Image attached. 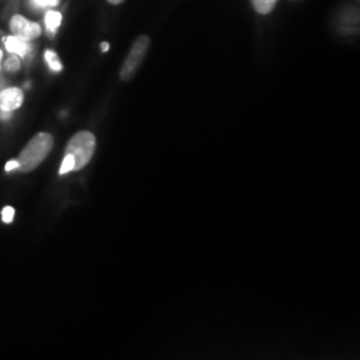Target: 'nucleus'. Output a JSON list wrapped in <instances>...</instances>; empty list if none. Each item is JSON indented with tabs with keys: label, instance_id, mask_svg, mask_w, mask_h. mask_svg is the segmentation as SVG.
<instances>
[{
	"label": "nucleus",
	"instance_id": "10",
	"mask_svg": "<svg viewBox=\"0 0 360 360\" xmlns=\"http://www.w3.org/2000/svg\"><path fill=\"white\" fill-rule=\"evenodd\" d=\"M20 67H22V60H20V58L18 56V55H15V53H11V56L6 60V63H4V68H6V71L7 72H18L19 70H20Z\"/></svg>",
	"mask_w": 360,
	"mask_h": 360
},
{
	"label": "nucleus",
	"instance_id": "3",
	"mask_svg": "<svg viewBox=\"0 0 360 360\" xmlns=\"http://www.w3.org/2000/svg\"><path fill=\"white\" fill-rule=\"evenodd\" d=\"M151 46V40L147 35H141L139 38L134 41L129 55L124 59V63L122 65V70L119 72V77L123 82H129L132 77H135L136 71L142 65L143 60L148 52V49Z\"/></svg>",
	"mask_w": 360,
	"mask_h": 360
},
{
	"label": "nucleus",
	"instance_id": "17",
	"mask_svg": "<svg viewBox=\"0 0 360 360\" xmlns=\"http://www.w3.org/2000/svg\"><path fill=\"white\" fill-rule=\"evenodd\" d=\"M110 4H114V6H117V4H122L124 0H107Z\"/></svg>",
	"mask_w": 360,
	"mask_h": 360
},
{
	"label": "nucleus",
	"instance_id": "12",
	"mask_svg": "<svg viewBox=\"0 0 360 360\" xmlns=\"http://www.w3.org/2000/svg\"><path fill=\"white\" fill-rule=\"evenodd\" d=\"M37 8H53L59 6V0H31Z\"/></svg>",
	"mask_w": 360,
	"mask_h": 360
},
{
	"label": "nucleus",
	"instance_id": "18",
	"mask_svg": "<svg viewBox=\"0 0 360 360\" xmlns=\"http://www.w3.org/2000/svg\"><path fill=\"white\" fill-rule=\"evenodd\" d=\"M1 60H3V51L0 50V71H1Z\"/></svg>",
	"mask_w": 360,
	"mask_h": 360
},
{
	"label": "nucleus",
	"instance_id": "1",
	"mask_svg": "<svg viewBox=\"0 0 360 360\" xmlns=\"http://www.w3.org/2000/svg\"><path fill=\"white\" fill-rule=\"evenodd\" d=\"M53 147V138L49 132H39L30 142L27 143L26 147L22 150V153L18 156V172H31L35 168H38L46 158L51 153Z\"/></svg>",
	"mask_w": 360,
	"mask_h": 360
},
{
	"label": "nucleus",
	"instance_id": "6",
	"mask_svg": "<svg viewBox=\"0 0 360 360\" xmlns=\"http://www.w3.org/2000/svg\"><path fill=\"white\" fill-rule=\"evenodd\" d=\"M3 41H4L6 50L10 52V53L18 55L19 58H26L32 51L31 41H27V40H23V39L18 38L15 35H10V37L3 38Z\"/></svg>",
	"mask_w": 360,
	"mask_h": 360
},
{
	"label": "nucleus",
	"instance_id": "7",
	"mask_svg": "<svg viewBox=\"0 0 360 360\" xmlns=\"http://www.w3.org/2000/svg\"><path fill=\"white\" fill-rule=\"evenodd\" d=\"M62 20H63V15L59 13V11H53V10H49L46 15H44V26L47 32H50L55 35V32L58 31V28L62 25Z\"/></svg>",
	"mask_w": 360,
	"mask_h": 360
},
{
	"label": "nucleus",
	"instance_id": "5",
	"mask_svg": "<svg viewBox=\"0 0 360 360\" xmlns=\"http://www.w3.org/2000/svg\"><path fill=\"white\" fill-rule=\"evenodd\" d=\"M25 103V94L19 87H8L0 91V111L13 112Z\"/></svg>",
	"mask_w": 360,
	"mask_h": 360
},
{
	"label": "nucleus",
	"instance_id": "9",
	"mask_svg": "<svg viewBox=\"0 0 360 360\" xmlns=\"http://www.w3.org/2000/svg\"><path fill=\"white\" fill-rule=\"evenodd\" d=\"M251 1H252V6H254L255 11L262 13V15L270 13L278 3V0H251Z\"/></svg>",
	"mask_w": 360,
	"mask_h": 360
},
{
	"label": "nucleus",
	"instance_id": "15",
	"mask_svg": "<svg viewBox=\"0 0 360 360\" xmlns=\"http://www.w3.org/2000/svg\"><path fill=\"white\" fill-rule=\"evenodd\" d=\"M11 116H13V112H7V111H0V117H1L3 120H8V119H11Z\"/></svg>",
	"mask_w": 360,
	"mask_h": 360
},
{
	"label": "nucleus",
	"instance_id": "16",
	"mask_svg": "<svg viewBox=\"0 0 360 360\" xmlns=\"http://www.w3.org/2000/svg\"><path fill=\"white\" fill-rule=\"evenodd\" d=\"M101 50L102 52H107L110 50V43L108 41H102L101 43Z\"/></svg>",
	"mask_w": 360,
	"mask_h": 360
},
{
	"label": "nucleus",
	"instance_id": "13",
	"mask_svg": "<svg viewBox=\"0 0 360 360\" xmlns=\"http://www.w3.org/2000/svg\"><path fill=\"white\" fill-rule=\"evenodd\" d=\"M13 218H15V210H13V207H4L3 211H1V219H3V221H4L6 224H11L13 221Z\"/></svg>",
	"mask_w": 360,
	"mask_h": 360
},
{
	"label": "nucleus",
	"instance_id": "2",
	"mask_svg": "<svg viewBox=\"0 0 360 360\" xmlns=\"http://www.w3.org/2000/svg\"><path fill=\"white\" fill-rule=\"evenodd\" d=\"M96 148V138L90 131H79L65 147V155L74 159V171H80L90 163Z\"/></svg>",
	"mask_w": 360,
	"mask_h": 360
},
{
	"label": "nucleus",
	"instance_id": "14",
	"mask_svg": "<svg viewBox=\"0 0 360 360\" xmlns=\"http://www.w3.org/2000/svg\"><path fill=\"white\" fill-rule=\"evenodd\" d=\"M16 168H18V162H16V159H15V160L7 162L4 169H6V172H11V171H16Z\"/></svg>",
	"mask_w": 360,
	"mask_h": 360
},
{
	"label": "nucleus",
	"instance_id": "8",
	"mask_svg": "<svg viewBox=\"0 0 360 360\" xmlns=\"http://www.w3.org/2000/svg\"><path fill=\"white\" fill-rule=\"evenodd\" d=\"M44 60L47 62L49 67L51 68L53 72H60L63 70V65L58 56V53L52 50H46L44 51Z\"/></svg>",
	"mask_w": 360,
	"mask_h": 360
},
{
	"label": "nucleus",
	"instance_id": "11",
	"mask_svg": "<svg viewBox=\"0 0 360 360\" xmlns=\"http://www.w3.org/2000/svg\"><path fill=\"white\" fill-rule=\"evenodd\" d=\"M74 168H75L74 159L70 155H65V159H63L62 166H60V169H59V175H65V174L74 171Z\"/></svg>",
	"mask_w": 360,
	"mask_h": 360
},
{
	"label": "nucleus",
	"instance_id": "4",
	"mask_svg": "<svg viewBox=\"0 0 360 360\" xmlns=\"http://www.w3.org/2000/svg\"><path fill=\"white\" fill-rule=\"evenodd\" d=\"M10 31H11V35H15L27 41H32L38 39L43 32L41 26L39 23L31 22L19 13L13 15L10 19Z\"/></svg>",
	"mask_w": 360,
	"mask_h": 360
}]
</instances>
